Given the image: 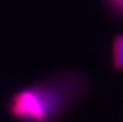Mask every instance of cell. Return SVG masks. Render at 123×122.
Masks as SVG:
<instances>
[{"instance_id": "obj_3", "label": "cell", "mask_w": 123, "mask_h": 122, "mask_svg": "<svg viewBox=\"0 0 123 122\" xmlns=\"http://www.w3.org/2000/svg\"><path fill=\"white\" fill-rule=\"evenodd\" d=\"M111 6L121 14H123V0H109Z\"/></svg>"}, {"instance_id": "obj_1", "label": "cell", "mask_w": 123, "mask_h": 122, "mask_svg": "<svg viewBox=\"0 0 123 122\" xmlns=\"http://www.w3.org/2000/svg\"><path fill=\"white\" fill-rule=\"evenodd\" d=\"M60 99L41 88H26L15 93L10 102V111L25 122H47L58 108Z\"/></svg>"}, {"instance_id": "obj_2", "label": "cell", "mask_w": 123, "mask_h": 122, "mask_svg": "<svg viewBox=\"0 0 123 122\" xmlns=\"http://www.w3.org/2000/svg\"><path fill=\"white\" fill-rule=\"evenodd\" d=\"M112 64L116 70H123V35H117L112 41Z\"/></svg>"}]
</instances>
